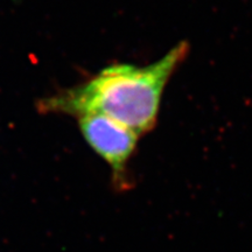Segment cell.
<instances>
[{
	"mask_svg": "<svg viewBox=\"0 0 252 252\" xmlns=\"http://www.w3.org/2000/svg\"><path fill=\"white\" fill-rule=\"evenodd\" d=\"M84 140L111 169V185L117 193L133 188L128 162L137 149L139 135L104 115L90 113L76 118Z\"/></svg>",
	"mask_w": 252,
	"mask_h": 252,
	"instance_id": "7a4b0ae2",
	"label": "cell"
},
{
	"mask_svg": "<svg viewBox=\"0 0 252 252\" xmlns=\"http://www.w3.org/2000/svg\"><path fill=\"white\" fill-rule=\"evenodd\" d=\"M189 49L187 41H181L161 59L144 67L109 65L76 86L41 98L37 111L74 118L104 115L141 137L156 127L163 90L187 59Z\"/></svg>",
	"mask_w": 252,
	"mask_h": 252,
	"instance_id": "6da1fadb",
	"label": "cell"
}]
</instances>
